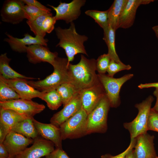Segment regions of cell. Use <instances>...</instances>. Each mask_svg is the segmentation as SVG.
<instances>
[{"label":"cell","mask_w":158,"mask_h":158,"mask_svg":"<svg viewBox=\"0 0 158 158\" xmlns=\"http://www.w3.org/2000/svg\"><path fill=\"white\" fill-rule=\"evenodd\" d=\"M69 72L71 83L80 91L93 86L100 83L96 71V60L88 59L81 54L79 62L70 63Z\"/></svg>","instance_id":"6da1fadb"},{"label":"cell","mask_w":158,"mask_h":158,"mask_svg":"<svg viewBox=\"0 0 158 158\" xmlns=\"http://www.w3.org/2000/svg\"><path fill=\"white\" fill-rule=\"evenodd\" d=\"M55 30L57 37L59 40L56 46L64 49L68 64L74 60L75 56L78 54L82 53L88 56L84 43L88 40V37L77 32L73 22L70 23L68 28L63 29L58 27Z\"/></svg>","instance_id":"7a4b0ae2"},{"label":"cell","mask_w":158,"mask_h":158,"mask_svg":"<svg viewBox=\"0 0 158 158\" xmlns=\"http://www.w3.org/2000/svg\"><path fill=\"white\" fill-rule=\"evenodd\" d=\"M67 58L58 57L53 65L54 70L43 80L37 81L27 80V83L35 89L44 93L56 90L61 84L71 82Z\"/></svg>","instance_id":"3957f363"},{"label":"cell","mask_w":158,"mask_h":158,"mask_svg":"<svg viewBox=\"0 0 158 158\" xmlns=\"http://www.w3.org/2000/svg\"><path fill=\"white\" fill-rule=\"evenodd\" d=\"M110 107L106 95L88 115L86 128V134L93 133H104L107 130V119Z\"/></svg>","instance_id":"277c9868"},{"label":"cell","mask_w":158,"mask_h":158,"mask_svg":"<svg viewBox=\"0 0 158 158\" xmlns=\"http://www.w3.org/2000/svg\"><path fill=\"white\" fill-rule=\"evenodd\" d=\"M154 98L149 96L140 103L135 104L138 110L136 117L132 121L123 123V127L130 133V139L136 138L139 135L146 133L147 123Z\"/></svg>","instance_id":"5b68a950"},{"label":"cell","mask_w":158,"mask_h":158,"mask_svg":"<svg viewBox=\"0 0 158 158\" xmlns=\"http://www.w3.org/2000/svg\"><path fill=\"white\" fill-rule=\"evenodd\" d=\"M97 75L109 99L110 107H118L121 103L119 95L121 88L126 82L133 77V74H128L118 78H115L105 74L98 73Z\"/></svg>","instance_id":"8992f818"},{"label":"cell","mask_w":158,"mask_h":158,"mask_svg":"<svg viewBox=\"0 0 158 158\" xmlns=\"http://www.w3.org/2000/svg\"><path fill=\"white\" fill-rule=\"evenodd\" d=\"M88 114L82 108L73 116L59 126L62 140L77 138L86 135V124Z\"/></svg>","instance_id":"52a82bcc"},{"label":"cell","mask_w":158,"mask_h":158,"mask_svg":"<svg viewBox=\"0 0 158 158\" xmlns=\"http://www.w3.org/2000/svg\"><path fill=\"white\" fill-rule=\"evenodd\" d=\"M45 106L32 100L21 98L0 101V108L13 110L19 114L29 118H32L36 114L42 111Z\"/></svg>","instance_id":"ba28073f"},{"label":"cell","mask_w":158,"mask_h":158,"mask_svg":"<svg viewBox=\"0 0 158 158\" xmlns=\"http://www.w3.org/2000/svg\"><path fill=\"white\" fill-rule=\"evenodd\" d=\"M85 0H73L69 3L61 1L57 7L49 4L56 12L54 16L56 20H63L67 24L77 20L81 13V8L85 4Z\"/></svg>","instance_id":"9c48e42d"},{"label":"cell","mask_w":158,"mask_h":158,"mask_svg":"<svg viewBox=\"0 0 158 158\" xmlns=\"http://www.w3.org/2000/svg\"><path fill=\"white\" fill-rule=\"evenodd\" d=\"M24 5L22 0L5 1L0 11L2 20L13 24L22 22L25 19L23 9Z\"/></svg>","instance_id":"30bf717a"},{"label":"cell","mask_w":158,"mask_h":158,"mask_svg":"<svg viewBox=\"0 0 158 158\" xmlns=\"http://www.w3.org/2000/svg\"><path fill=\"white\" fill-rule=\"evenodd\" d=\"M55 145L50 141L37 138L34 139L32 145L15 156L13 158H40L53 151Z\"/></svg>","instance_id":"8fae6325"},{"label":"cell","mask_w":158,"mask_h":158,"mask_svg":"<svg viewBox=\"0 0 158 158\" xmlns=\"http://www.w3.org/2000/svg\"><path fill=\"white\" fill-rule=\"evenodd\" d=\"M106 95L104 90L100 82L90 87L80 91L81 107L89 114Z\"/></svg>","instance_id":"7c38bea8"},{"label":"cell","mask_w":158,"mask_h":158,"mask_svg":"<svg viewBox=\"0 0 158 158\" xmlns=\"http://www.w3.org/2000/svg\"><path fill=\"white\" fill-rule=\"evenodd\" d=\"M7 37L4 41L8 43L11 49L19 53H26L27 47L30 45L40 44L47 47L48 40L38 36L33 37L28 33L25 34L24 37L19 38L6 33Z\"/></svg>","instance_id":"4fadbf2b"},{"label":"cell","mask_w":158,"mask_h":158,"mask_svg":"<svg viewBox=\"0 0 158 158\" xmlns=\"http://www.w3.org/2000/svg\"><path fill=\"white\" fill-rule=\"evenodd\" d=\"M26 53L28 61L34 64L47 62L52 66L58 57L57 52H52L47 46L40 44L28 46Z\"/></svg>","instance_id":"5bb4252c"},{"label":"cell","mask_w":158,"mask_h":158,"mask_svg":"<svg viewBox=\"0 0 158 158\" xmlns=\"http://www.w3.org/2000/svg\"><path fill=\"white\" fill-rule=\"evenodd\" d=\"M34 140L11 130L3 143L11 158L24 150L29 145L33 144Z\"/></svg>","instance_id":"9a60e30c"},{"label":"cell","mask_w":158,"mask_h":158,"mask_svg":"<svg viewBox=\"0 0 158 158\" xmlns=\"http://www.w3.org/2000/svg\"><path fill=\"white\" fill-rule=\"evenodd\" d=\"M80 91L64 106L61 110L53 116L50 120V123L59 127L61 124L79 111L82 106Z\"/></svg>","instance_id":"2e32d148"},{"label":"cell","mask_w":158,"mask_h":158,"mask_svg":"<svg viewBox=\"0 0 158 158\" xmlns=\"http://www.w3.org/2000/svg\"><path fill=\"white\" fill-rule=\"evenodd\" d=\"M154 136L147 133L136 138L134 149L135 158H155L157 157L154 143Z\"/></svg>","instance_id":"e0dca14e"},{"label":"cell","mask_w":158,"mask_h":158,"mask_svg":"<svg viewBox=\"0 0 158 158\" xmlns=\"http://www.w3.org/2000/svg\"><path fill=\"white\" fill-rule=\"evenodd\" d=\"M4 81L13 88L20 96V98L32 100L33 98H40L44 92H40L30 85L27 79L18 78L6 79L0 74Z\"/></svg>","instance_id":"ac0fdd59"},{"label":"cell","mask_w":158,"mask_h":158,"mask_svg":"<svg viewBox=\"0 0 158 158\" xmlns=\"http://www.w3.org/2000/svg\"><path fill=\"white\" fill-rule=\"evenodd\" d=\"M154 1V0H128L119 18V28L127 29L131 27L134 23L138 7L141 5L148 4Z\"/></svg>","instance_id":"d6986e66"},{"label":"cell","mask_w":158,"mask_h":158,"mask_svg":"<svg viewBox=\"0 0 158 158\" xmlns=\"http://www.w3.org/2000/svg\"><path fill=\"white\" fill-rule=\"evenodd\" d=\"M35 126L39 135L44 139L54 143L56 148L62 149V141L59 128L50 123L40 122L32 118Z\"/></svg>","instance_id":"ffe728a7"},{"label":"cell","mask_w":158,"mask_h":158,"mask_svg":"<svg viewBox=\"0 0 158 158\" xmlns=\"http://www.w3.org/2000/svg\"><path fill=\"white\" fill-rule=\"evenodd\" d=\"M28 118L13 110L0 108V125L9 131L16 123Z\"/></svg>","instance_id":"44dd1931"},{"label":"cell","mask_w":158,"mask_h":158,"mask_svg":"<svg viewBox=\"0 0 158 158\" xmlns=\"http://www.w3.org/2000/svg\"><path fill=\"white\" fill-rule=\"evenodd\" d=\"M127 1L128 0H115L108 9L109 25L115 31L119 28V18Z\"/></svg>","instance_id":"7402d4cb"},{"label":"cell","mask_w":158,"mask_h":158,"mask_svg":"<svg viewBox=\"0 0 158 158\" xmlns=\"http://www.w3.org/2000/svg\"><path fill=\"white\" fill-rule=\"evenodd\" d=\"M33 118H29L17 123L11 130L26 137L34 140L36 139L38 137L39 134L34 124Z\"/></svg>","instance_id":"603a6c76"},{"label":"cell","mask_w":158,"mask_h":158,"mask_svg":"<svg viewBox=\"0 0 158 158\" xmlns=\"http://www.w3.org/2000/svg\"><path fill=\"white\" fill-rule=\"evenodd\" d=\"M11 59L8 58L7 53L1 54L0 56V74L6 79H13L18 78L32 80L36 79L21 75L13 70L10 66L9 63Z\"/></svg>","instance_id":"cb8c5ba5"},{"label":"cell","mask_w":158,"mask_h":158,"mask_svg":"<svg viewBox=\"0 0 158 158\" xmlns=\"http://www.w3.org/2000/svg\"><path fill=\"white\" fill-rule=\"evenodd\" d=\"M116 31L109 26L106 29L104 30L103 38L106 43L108 48V54L111 59L117 63L122 62L118 56L116 51L115 37Z\"/></svg>","instance_id":"d4e9b609"},{"label":"cell","mask_w":158,"mask_h":158,"mask_svg":"<svg viewBox=\"0 0 158 158\" xmlns=\"http://www.w3.org/2000/svg\"><path fill=\"white\" fill-rule=\"evenodd\" d=\"M56 90L61 97L63 106L69 102L80 91L71 82L63 83L59 86Z\"/></svg>","instance_id":"484cf974"},{"label":"cell","mask_w":158,"mask_h":158,"mask_svg":"<svg viewBox=\"0 0 158 158\" xmlns=\"http://www.w3.org/2000/svg\"><path fill=\"white\" fill-rule=\"evenodd\" d=\"M40 99L45 101L47 107L51 110H57L63 104L61 97L56 90L44 93Z\"/></svg>","instance_id":"4316f807"},{"label":"cell","mask_w":158,"mask_h":158,"mask_svg":"<svg viewBox=\"0 0 158 158\" xmlns=\"http://www.w3.org/2000/svg\"><path fill=\"white\" fill-rule=\"evenodd\" d=\"M108 13V10L103 11L88 10L85 12V14L93 19L103 30L107 29L109 26Z\"/></svg>","instance_id":"83f0119b"},{"label":"cell","mask_w":158,"mask_h":158,"mask_svg":"<svg viewBox=\"0 0 158 158\" xmlns=\"http://www.w3.org/2000/svg\"><path fill=\"white\" fill-rule=\"evenodd\" d=\"M51 13V12L47 13L38 17L32 21H26L27 24L35 36H38L44 38L46 35L42 30L43 22L46 18Z\"/></svg>","instance_id":"f1b7e54d"},{"label":"cell","mask_w":158,"mask_h":158,"mask_svg":"<svg viewBox=\"0 0 158 158\" xmlns=\"http://www.w3.org/2000/svg\"><path fill=\"white\" fill-rule=\"evenodd\" d=\"M20 98L18 94L7 84L0 76V101Z\"/></svg>","instance_id":"f546056e"},{"label":"cell","mask_w":158,"mask_h":158,"mask_svg":"<svg viewBox=\"0 0 158 158\" xmlns=\"http://www.w3.org/2000/svg\"><path fill=\"white\" fill-rule=\"evenodd\" d=\"M23 9L25 19L28 21H32L43 15L51 13L38 8L35 6L25 5Z\"/></svg>","instance_id":"4dcf8cb0"},{"label":"cell","mask_w":158,"mask_h":158,"mask_svg":"<svg viewBox=\"0 0 158 158\" xmlns=\"http://www.w3.org/2000/svg\"><path fill=\"white\" fill-rule=\"evenodd\" d=\"M107 53L100 56L96 60V71L100 74H105L107 71L111 60Z\"/></svg>","instance_id":"1f68e13d"},{"label":"cell","mask_w":158,"mask_h":158,"mask_svg":"<svg viewBox=\"0 0 158 158\" xmlns=\"http://www.w3.org/2000/svg\"><path fill=\"white\" fill-rule=\"evenodd\" d=\"M131 68V67L129 65L124 64L122 62L117 63L111 59L107 72L109 76L113 77L116 73L120 71L129 70Z\"/></svg>","instance_id":"d6a6232c"},{"label":"cell","mask_w":158,"mask_h":158,"mask_svg":"<svg viewBox=\"0 0 158 158\" xmlns=\"http://www.w3.org/2000/svg\"><path fill=\"white\" fill-rule=\"evenodd\" d=\"M147 130L158 132V113L151 108L147 123Z\"/></svg>","instance_id":"836d02e7"},{"label":"cell","mask_w":158,"mask_h":158,"mask_svg":"<svg viewBox=\"0 0 158 158\" xmlns=\"http://www.w3.org/2000/svg\"><path fill=\"white\" fill-rule=\"evenodd\" d=\"M56 20L52 13L48 16L44 20L42 26V30L44 33H50L54 29V26Z\"/></svg>","instance_id":"e575fe53"},{"label":"cell","mask_w":158,"mask_h":158,"mask_svg":"<svg viewBox=\"0 0 158 158\" xmlns=\"http://www.w3.org/2000/svg\"><path fill=\"white\" fill-rule=\"evenodd\" d=\"M136 138L130 139V142L127 148L123 152L116 155L113 156L109 154H106L101 156V158H124L126 154L135 147Z\"/></svg>","instance_id":"d590c367"},{"label":"cell","mask_w":158,"mask_h":158,"mask_svg":"<svg viewBox=\"0 0 158 158\" xmlns=\"http://www.w3.org/2000/svg\"><path fill=\"white\" fill-rule=\"evenodd\" d=\"M45 158H69L62 149L56 148L52 152L45 157Z\"/></svg>","instance_id":"8d00e7d4"},{"label":"cell","mask_w":158,"mask_h":158,"mask_svg":"<svg viewBox=\"0 0 158 158\" xmlns=\"http://www.w3.org/2000/svg\"><path fill=\"white\" fill-rule=\"evenodd\" d=\"M26 5L35 6L38 8L48 12H51V9L43 5L39 2L36 0H22Z\"/></svg>","instance_id":"74e56055"},{"label":"cell","mask_w":158,"mask_h":158,"mask_svg":"<svg viewBox=\"0 0 158 158\" xmlns=\"http://www.w3.org/2000/svg\"><path fill=\"white\" fill-rule=\"evenodd\" d=\"M5 128L0 125V144L2 143L10 132Z\"/></svg>","instance_id":"f35d334b"},{"label":"cell","mask_w":158,"mask_h":158,"mask_svg":"<svg viewBox=\"0 0 158 158\" xmlns=\"http://www.w3.org/2000/svg\"><path fill=\"white\" fill-rule=\"evenodd\" d=\"M9 157V153L3 143L0 144V158H6Z\"/></svg>","instance_id":"ab89813d"},{"label":"cell","mask_w":158,"mask_h":158,"mask_svg":"<svg viewBox=\"0 0 158 158\" xmlns=\"http://www.w3.org/2000/svg\"><path fill=\"white\" fill-rule=\"evenodd\" d=\"M138 87L140 89L150 87L158 88V82L145 84H140L138 86Z\"/></svg>","instance_id":"60d3db41"},{"label":"cell","mask_w":158,"mask_h":158,"mask_svg":"<svg viewBox=\"0 0 158 158\" xmlns=\"http://www.w3.org/2000/svg\"><path fill=\"white\" fill-rule=\"evenodd\" d=\"M153 94L156 97V101L154 106L152 108L158 113V88L155 89Z\"/></svg>","instance_id":"b9f144b4"},{"label":"cell","mask_w":158,"mask_h":158,"mask_svg":"<svg viewBox=\"0 0 158 158\" xmlns=\"http://www.w3.org/2000/svg\"><path fill=\"white\" fill-rule=\"evenodd\" d=\"M124 158H135L134 149L130 151L125 156Z\"/></svg>","instance_id":"7bdbcfd3"},{"label":"cell","mask_w":158,"mask_h":158,"mask_svg":"<svg viewBox=\"0 0 158 158\" xmlns=\"http://www.w3.org/2000/svg\"><path fill=\"white\" fill-rule=\"evenodd\" d=\"M152 29L155 33L156 37L158 40V25L153 26L152 28Z\"/></svg>","instance_id":"ee69618b"},{"label":"cell","mask_w":158,"mask_h":158,"mask_svg":"<svg viewBox=\"0 0 158 158\" xmlns=\"http://www.w3.org/2000/svg\"><path fill=\"white\" fill-rule=\"evenodd\" d=\"M6 158H11V157H8Z\"/></svg>","instance_id":"f6af8a7d"},{"label":"cell","mask_w":158,"mask_h":158,"mask_svg":"<svg viewBox=\"0 0 158 158\" xmlns=\"http://www.w3.org/2000/svg\"><path fill=\"white\" fill-rule=\"evenodd\" d=\"M155 158H158V157H156Z\"/></svg>","instance_id":"bcb514c9"}]
</instances>
